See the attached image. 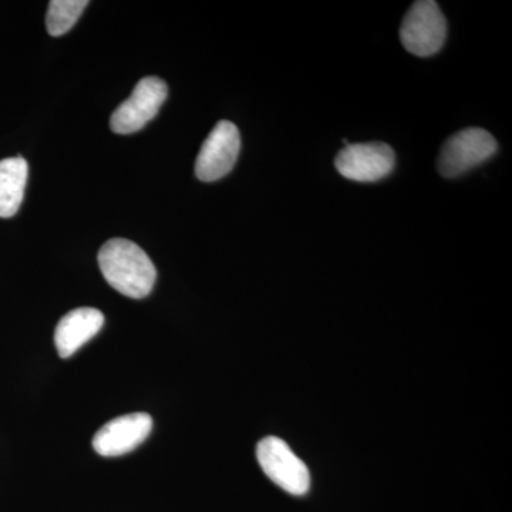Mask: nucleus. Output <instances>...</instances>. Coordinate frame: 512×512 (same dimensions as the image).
I'll use <instances>...</instances> for the list:
<instances>
[{
    "mask_svg": "<svg viewBox=\"0 0 512 512\" xmlns=\"http://www.w3.org/2000/svg\"><path fill=\"white\" fill-rule=\"evenodd\" d=\"M99 266L104 279L131 299L150 295L157 271L150 256L128 239L114 238L101 247Z\"/></svg>",
    "mask_w": 512,
    "mask_h": 512,
    "instance_id": "nucleus-1",
    "label": "nucleus"
},
{
    "mask_svg": "<svg viewBox=\"0 0 512 512\" xmlns=\"http://www.w3.org/2000/svg\"><path fill=\"white\" fill-rule=\"evenodd\" d=\"M447 36V22L440 6L433 0H419L404 16L400 40L407 52L429 57L440 52Z\"/></svg>",
    "mask_w": 512,
    "mask_h": 512,
    "instance_id": "nucleus-2",
    "label": "nucleus"
},
{
    "mask_svg": "<svg viewBox=\"0 0 512 512\" xmlns=\"http://www.w3.org/2000/svg\"><path fill=\"white\" fill-rule=\"evenodd\" d=\"M497 141L484 128H464L441 147L437 170L444 178H457L497 153Z\"/></svg>",
    "mask_w": 512,
    "mask_h": 512,
    "instance_id": "nucleus-3",
    "label": "nucleus"
},
{
    "mask_svg": "<svg viewBox=\"0 0 512 512\" xmlns=\"http://www.w3.org/2000/svg\"><path fill=\"white\" fill-rule=\"evenodd\" d=\"M259 466L286 493L305 495L311 488V474L291 447L278 437H266L256 447Z\"/></svg>",
    "mask_w": 512,
    "mask_h": 512,
    "instance_id": "nucleus-4",
    "label": "nucleus"
},
{
    "mask_svg": "<svg viewBox=\"0 0 512 512\" xmlns=\"http://www.w3.org/2000/svg\"><path fill=\"white\" fill-rule=\"evenodd\" d=\"M167 84L158 77H144L134 87V92L120 104L110 119L111 130L116 134L140 131L154 119L167 99Z\"/></svg>",
    "mask_w": 512,
    "mask_h": 512,
    "instance_id": "nucleus-5",
    "label": "nucleus"
},
{
    "mask_svg": "<svg viewBox=\"0 0 512 512\" xmlns=\"http://www.w3.org/2000/svg\"><path fill=\"white\" fill-rule=\"evenodd\" d=\"M239 151L241 136L238 127L231 121H220L202 144L195 161V175L198 180L212 183L231 173L237 163Z\"/></svg>",
    "mask_w": 512,
    "mask_h": 512,
    "instance_id": "nucleus-6",
    "label": "nucleus"
},
{
    "mask_svg": "<svg viewBox=\"0 0 512 512\" xmlns=\"http://www.w3.org/2000/svg\"><path fill=\"white\" fill-rule=\"evenodd\" d=\"M396 156L384 143L348 144L336 157V170L357 183H375L394 170Z\"/></svg>",
    "mask_w": 512,
    "mask_h": 512,
    "instance_id": "nucleus-7",
    "label": "nucleus"
},
{
    "mask_svg": "<svg viewBox=\"0 0 512 512\" xmlns=\"http://www.w3.org/2000/svg\"><path fill=\"white\" fill-rule=\"evenodd\" d=\"M151 430L153 419L150 414H126L101 427L94 436L93 447L103 457L123 456L144 443Z\"/></svg>",
    "mask_w": 512,
    "mask_h": 512,
    "instance_id": "nucleus-8",
    "label": "nucleus"
},
{
    "mask_svg": "<svg viewBox=\"0 0 512 512\" xmlns=\"http://www.w3.org/2000/svg\"><path fill=\"white\" fill-rule=\"evenodd\" d=\"M103 325L104 315L99 309L79 308L67 313L56 328L57 353L63 359L73 356L100 332Z\"/></svg>",
    "mask_w": 512,
    "mask_h": 512,
    "instance_id": "nucleus-9",
    "label": "nucleus"
},
{
    "mask_svg": "<svg viewBox=\"0 0 512 512\" xmlns=\"http://www.w3.org/2000/svg\"><path fill=\"white\" fill-rule=\"evenodd\" d=\"M28 163L20 156L0 161V218L19 211L28 184Z\"/></svg>",
    "mask_w": 512,
    "mask_h": 512,
    "instance_id": "nucleus-10",
    "label": "nucleus"
},
{
    "mask_svg": "<svg viewBox=\"0 0 512 512\" xmlns=\"http://www.w3.org/2000/svg\"><path fill=\"white\" fill-rule=\"evenodd\" d=\"M89 5L87 0H52L46 16L49 35L62 36L76 25L77 20Z\"/></svg>",
    "mask_w": 512,
    "mask_h": 512,
    "instance_id": "nucleus-11",
    "label": "nucleus"
}]
</instances>
